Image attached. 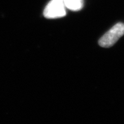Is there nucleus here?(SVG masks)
Listing matches in <instances>:
<instances>
[{
    "mask_svg": "<svg viewBox=\"0 0 124 124\" xmlns=\"http://www.w3.org/2000/svg\"><path fill=\"white\" fill-rule=\"evenodd\" d=\"M124 35V23H118L100 38L99 44L100 46L103 47H111Z\"/></svg>",
    "mask_w": 124,
    "mask_h": 124,
    "instance_id": "1",
    "label": "nucleus"
},
{
    "mask_svg": "<svg viewBox=\"0 0 124 124\" xmlns=\"http://www.w3.org/2000/svg\"><path fill=\"white\" fill-rule=\"evenodd\" d=\"M65 7L72 11H79L83 8V0H64Z\"/></svg>",
    "mask_w": 124,
    "mask_h": 124,
    "instance_id": "3",
    "label": "nucleus"
},
{
    "mask_svg": "<svg viewBox=\"0 0 124 124\" xmlns=\"http://www.w3.org/2000/svg\"><path fill=\"white\" fill-rule=\"evenodd\" d=\"M64 0H51L44 8L43 15L46 18H58L66 15Z\"/></svg>",
    "mask_w": 124,
    "mask_h": 124,
    "instance_id": "2",
    "label": "nucleus"
}]
</instances>
